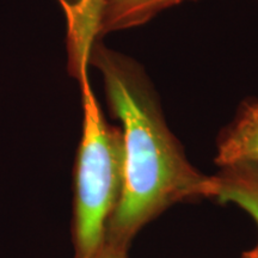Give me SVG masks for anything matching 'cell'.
Segmentation results:
<instances>
[{"mask_svg":"<svg viewBox=\"0 0 258 258\" xmlns=\"http://www.w3.org/2000/svg\"><path fill=\"white\" fill-rule=\"evenodd\" d=\"M188 0H102L98 37L109 32L140 27L164 10Z\"/></svg>","mask_w":258,"mask_h":258,"instance_id":"5","label":"cell"},{"mask_svg":"<svg viewBox=\"0 0 258 258\" xmlns=\"http://www.w3.org/2000/svg\"><path fill=\"white\" fill-rule=\"evenodd\" d=\"M97 258H127V249L116 246V245L105 244Z\"/></svg>","mask_w":258,"mask_h":258,"instance_id":"7","label":"cell"},{"mask_svg":"<svg viewBox=\"0 0 258 258\" xmlns=\"http://www.w3.org/2000/svg\"><path fill=\"white\" fill-rule=\"evenodd\" d=\"M90 2H91V0H59L64 14H66L67 21H70V19L73 18L74 16L78 15L79 12H82L83 9L86 8Z\"/></svg>","mask_w":258,"mask_h":258,"instance_id":"6","label":"cell"},{"mask_svg":"<svg viewBox=\"0 0 258 258\" xmlns=\"http://www.w3.org/2000/svg\"><path fill=\"white\" fill-rule=\"evenodd\" d=\"M215 163L220 167L258 164V98L241 104L218 140Z\"/></svg>","mask_w":258,"mask_h":258,"instance_id":"3","label":"cell"},{"mask_svg":"<svg viewBox=\"0 0 258 258\" xmlns=\"http://www.w3.org/2000/svg\"><path fill=\"white\" fill-rule=\"evenodd\" d=\"M89 63L99 70L112 114L121 122L124 170L120 200L105 244L128 249L145 225L170 206L212 195V176L196 170L167 127L156 92L131 57L92 44Z\"/></svg>","mask_w":258,"mask_h":258,"instance_id":"1","label":"cell"},{"mask_svg":"<svg viewBox=\"0 0 258 258\" xmlns=\"http://www.w3.org/2000/svg\"><path fill=\"white\" fill-rule=\"evenodd\" d=\"M83 103V132L76 169V258H97L120 200L124 153L121 128L105 121L88 77L78 74Z\"/></svg>","mask_w":258,"mask_h":258,"instance_id":"2","label":"cell"},{"mask_svg":"<svg viewBox=\"0 0 258 258\" xmlns=\"http://www.w3.org/2000/svg\"><path fill=\"white\" fill-rule=\"evenodd\" d=\"M211 199L234 203L258 225V164L220 167L217 175L212 176Z\"/></svg>","mask_w":258,"mask_h":258,"instance_id":"4","label":"cell"},{"mask_svg":"<svg viewBox=\"0 0 258 258\" xmlns=\"http://www.w3.org/2000/svg\"><path fill=\"white\" fill-rule=\"evenodd\" d=\"M241 258H258V244L253 247V249L245 251Z\"/></svg>","mask_w":258,"mask_h":258,"instance_id":"8","label":"cell"}]
</instances>
